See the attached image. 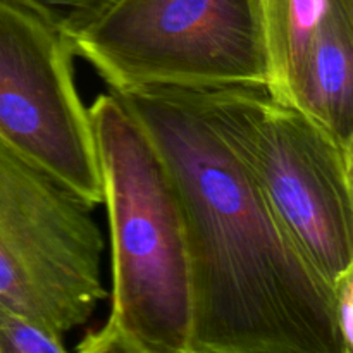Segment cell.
Returning a JSON list of instances; mask_svg holds the SVG:
<instances>
[{"label":"cell","mask_w":353,"mask_h":353,"mask_svg":"<svg viewBox=\"0 0 353 353\" xmlns=\"http://www.w3.org/2000/svg\"><path fill=\"white\" fill-rule=\"evenodd\" d=\"M34 2L57 16L64 23L65 30L71 33L109 9L117 0H34Z\"/></svg>","instance_id":"cell-8"},{"label":"cell","mask_w":353,"mask_h":353,"mask_svg":"<svg viewBox=\"0 0 353 353\" xmlns=\"http://www.w3.org/2000/svg\"><path fill=\"white\" fill-rule=\"evenodd\" d=\"M76 353H145L134 347L119 333L114 324L107 321L102 327L88 331L76 347Z\"/></svg>","instance_id":"cell-9"},{"label":"cell","mask_w":353,"mask_h":353,"mask_svg":"<svg viewBox=\"0 0 353 353\" xmlns=\"http://www.w3.org/2000/svg\"><path fill=\"white\" fill-rule=\"evenodd\" d=\"M186 353H196V352H192V350H188Z\"/></svg>","instance_id":"cell-11"},{"label":"cell","mask_w":353,"mask_h":353,"mask_svg":"<svg viewBox=\"0 0 353 353\" xmlns=\"http://www.w3.org/2000/svg\"><path fill=\"white\" fill-rule=\"evenodd\" d=\"M93 207L0 138V305L62 338L107 296Z\"/></svg>","instance_id":"cell-5"},{"label":"cell","mask_w":353,"mask_h":353,"mask_svg":"<svg viewBox=\"0 0 353 353\" xmlns=\"http://www.w3.org/2000/svg\"><path fill=\"white\" fill-rule=\"evenodd\" d=\"M107 209L109 323L145 353H186L193 316L185 217L164 159L112 92L88 107Z\"/></svg>","instance_id":"cell-2"},{"label":"cell","mask_w":353,"mask_h":353,"mask_svg":"<svg viewBox=\"0 0 353 353\" xmlns=\"http://www.w3.org/2000/svg\"><path fill=\"white\" fill-rule=\"evenodd\" d=\"M114 95L154 141L178 192L192 264L190 350L353 353L338 327L334 288L293 243L193 92Z\"/></svg>","instance_id":"cell-1"},{"label":"cell","mask_w":353,"mask_h":353,"mask_svg":"<svg viewBox=\"0 0 353 353\" xmlns=\"http://www.w3.org/2000/svg\"><path fill=\"white\" fill-rule=\"evenodd\" d=\"M74 57L71 34L50 10L0 0V138L95 209L102 185Z\"/></svg>","instance_id":"cell-6"},{"label":"cell","mask_w":353,"mask_h":353,"mask_svg":"<svg viewBox=\"0 0 353 353\" xmlns=\"http://www.w3.org/2000/svg\"><path fill=\"white\" fill-rule=\"evenodd\" d=\"M265 92L353 154V0H254Z\"/></svg>","instance_id":"cell-7"},{"label":"cell","mask_w":353,"mask_h":353,"mask_svg":"<svg viewBox=\"0 0 353 353\" xmlns=\"http://www.w3.org/2000/svg\"><path fill=\"white\" fill-rule=\"evenodd\" d=\"M293 243L330 286L353 271V154L265 90L193 92Z\"/></svg>","instance_id":"cell-3"},{"label":"cell","mask_w":353,"mask_h":353,"mask_svg":"<svg viewBox=\"0 0 353 353\" xmlns=\"http://www.w3.org/2000/svg\"><path fill=\"white\" fill-rule=\"evenodd\" d=\"M69 34L114 93L268 86L254 0H117Z\"/></svg>","instance_id":"cell-4"},{"label":"cell","mask_w":353,"mask_h":353,"mask_svg":"<svg viewBox=\"0 0 353 353\" xmlns=\"http://www.w3.org/2000/svg\"><path fill=\"white\" fill-rule=\"evenodd\" d=\"M0 353H16V352H14L12 348L6 343V341L0 340Z\"/></svg>","instance_id":"cell-10"}]
</instances>
